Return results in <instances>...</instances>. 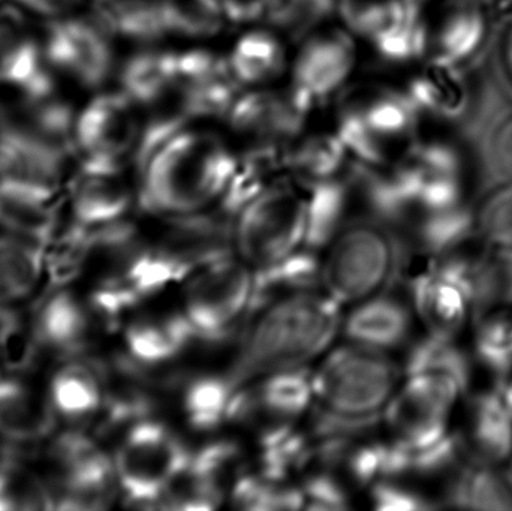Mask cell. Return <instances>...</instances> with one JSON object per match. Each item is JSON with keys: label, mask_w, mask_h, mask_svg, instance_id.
<instances>
[{"label": "cell", "mask_w": 512, "mask_h": 511, "mask_svg": "<svg viewBox=\"0 0 512 511\" xmlns=\"http://www.w3.org/2000/svg\"><path fill=\"white\" fill-rule=\"evenodd\" d=\"M409 96L421 113L444 119L462 116L469 105V90L459 65L435 59L412 80Z\"/></svg>", "instance_id": "cell-26"}, {"label": "cell", "mask_w": 512, "mask_h": 511, "mask_svg": "<svg viewBox=\"0 0 512 511\" xmlns=\"http://www.w3.org/2000/svg\"><path fill=\"white\" fill-rule=\"evenodd\" d=\"M408 372H436L450 375L469 387L472 378L471 362L454 338L429 335L418 342L406 362L405 374Z\"/></svg>", "instance_id": "cell-35"}, {"label": "cell", "mask_w": 512, "mask_h": 511, "mask_svg": "<svg viewBox=\"0 0 512 511\" xmlns=\"http://www.w3.org/2000/svg\"><path fill=\"white\" fill-rule=\"evenodd\" d=\"M312 405V371L289 369L243 384L234 420L261 423L267 434L294 425Z\"/></svg>", "instance_id": "cell-12"}, {"label": "cell", "mask_w": 512, "mask_h": 511, "mask_svg": "<svg viewBox=\"0 0 512 511\" xmlns=\"http://www.w3.org/2000/svg\"><path fill=\"white\" fill-rule=\"evenodd\" d=\"M459 440L472 462L504 464L511 458L512 413L498 386L472 399Z\"/></svg>", "instance_id": "cell-17"}, {"label": "cell", "mask_w": 512, "mask_h": 511, "mask_svg": "<svg viewBox=\"0 0 512 511\" xmlns=\"http://www.w3.org/2000/svg\"><path fill=\"white\" fill-rule=\"evenodd\" d=\"M420 2H423V0H420Z\"/></svg>", "instance_id": "cell-47"}, {"label": "cell", "mask_w": 512, "mask_h": 511, "mask_svg": "<svg viewBox=\"0 0 512 511\" xmlns=\"http://www.w3.org/2000/svg\"><path fill=\"white\" fill-rule=\"evenodd\" d=\"M110 33L98 21L57 20L48 27L45 56L54 68L86 87H99L113 71Z\"/></svg>", "instance_id": "cell-11"}, {"label": "cell", "mask_w": 512, "mask_h": 511, "mask_svg": "<svg viewBox=\"0 0 512 511\" xmlns=\"http://www.w3.org/2000/svg\"><path fill=\"white\" fill-rule=\"evenodd\" d=\"M147 107L149 116L141 126L140 141L134 153L138 168L171 138L185 131L191 120L197 119L191 89L180 80L171 84Z\"/></svg>", "instance_id": "cell-24"}, {"label": "cell", "mask_w": 512, "mask_h": 511, "mask_svg": "<svg viewBox=\"0 0 512 511\" xmlns=\"http://www.w3.org/2000/svg\"><path fill=\"white\" fill-rule=\"evenodd\" d=\"M72 150L21 122L0 123V180L57 194Z\"/></svg>", "instance_id": "cell-10"}, {"label": "cell", "mask_w": 512, "mask_h": 511, "mask_svg": "<svg viewBox=\"0 0 512 511\" xmlns=\"http://www.w3.org/2000/svg\"><path fill=\"white\" fill-rule=\"evenodd\" d=\"M236 164L216 135L182 131L138 168L140 204L164 219L206 212L222 197Z\"/></svg>", "instance_id": "cell-2"}, {"label": "cell", "mask_w": 512, "mask_h": 511, "mask_svg": "<svg viewBox=\"0 0 512 511\" xmlns=\"http://www.w3.org/2000/svg\"><path fill=\"white\" fill-rule=\"evenodd\" d=\"M191 456L167 423L152 416L137 420L126 428L113 456L120 492L134 506L158 507Z\"/></svg>", "instance_id": "cell-7"}, {"label": "cell", "mask_w": 512, "mask_h": 511, "mask_svg": "<svg viewBox=\"0 0 512 511\" xmlns=\"http://www.w3.org/2000/svg\"><path fill=\"white\" fill-rule=\"evenodd\" d=\"M53 414L23 383L0 377V434L17 443H32L47 437Z\"/></svg>", "instance_id": "cell-27"}, {"label": "cell", "mask_w": 512, "mask_h": 511, "mask_svg": "<svg viewBox=\"0 0 512 511\" xmlns=\"http://www.w3.org/2000/svg\"><path fill=\"white\" fill-rule=\"evenodd\" d=\"M504 62L505 68H507L508 77H510L512 83V24L510 30H508L507 38H505Z\"/></svg>", "instance_id": "cell-45"}, {"label": "cell", "mask_w": 512, "mask_h": 511, "mask_svg": "<svg viewBox=\"0 0 512 511\" xmlns=\"http://www.w3.org/2000/svg\"><path fill=\"white\" fill-rule=\"evenodd\" d=\"M170 32L180 35L213 36L227 21L219 0H164Z\"/></svg>", "instance_id": "cell-37"}, {"label": "cell", "mask_w": 512, "mask_h": 511, "mask_svg": "<svg viewBox=\"0 0 512 511\" xmlns=\"http://www.w3.org/2000/svg\"><path fill=\"white\" fill-rule=\"evenodd\" d=\"M18 321L14 312L0 306V350H5L6 345L12 341L17 333Z\"/></svg>", "instance_id": "cell-43"}, {"label": "cell", "mask_w": 512, "mask_h": 511, "mask_svg": "<svg viewBox=\"0 0 512 511\" xmlns=\"http://www.w3.org/2000/svg\"><path fill=\"white\" fill-rule=\"evenodd\" d=\"M42 246L14 233L0 236V302H14L32 293L44 263Z\"/></svg>", "instance_id": "cell-30"}, {"label": "cell", "mask_w": 512, "mask_h": 511, "mask_svg": "<svg viewBox=\"0 0 512 511\" xmlns=\"http://www.w3.org/2000/svg\"><path fill=\"white\" fill-rule=\"evenodd\" d=\"M197 341L180 305L144 309L125 329V357L140 369L162 368Z\"/></svg>", "instance_id": "cell-13"}, {"label": "cell", "mask_w": 512, "mask_h": 511, "mask_svg": "<svg viewBox=\"0 0 512 511\" xmlns=\"http://www.w3.org/2000/svg\"><path fill=\"white\" fill-rule=\"evenodd\" d=\"M41 509H53L50 485L14 459L0 462V510Z\"/></svg>", "instance_id": "cell-36"}, {"label": "cell", "mask_w": 512, "mask_h": 511, "mask_svg": "<svg viewBox=\"0 0 512 511\" xmlns=\"http://www.w3.org/2000/svg\"><path fill=\"white\" fill-rule=\"evenodd\" d=\"M474 315L512 305V248H492L469 257Z\"/></svg>", "instance_id": "cell-31"}, {"label": "cell", "mask_w": 512, "mask_h": 511, "mask_svg": "<svg viewBox=\"0 0 512 511\" xmlns=\"http://www.w3.org/2000/svg\"><path fill=\"white\" fill-rule=\"evenodd\" d=\"M498 386L499 392L504 396L505 402H507L508 407H510L512 413V375H507V377L498 378Z\"/></svg>", "instance_id": "cell-44"}, {"label": "cell", "mask_w": 512, "mask_h": 511, "mask_svg": "<svg viewBox=\"0 0 512 511\" xmlns=\"http://www.w3.org/2000/svg\"><path fill=\"white\" fill-rule=\"evenodd\" d=\"M484 164L493 182H512V114L493 129L484 150Z\"/></svg>", "instance_id": "cell-40"}, {"label": "cell", "mask_w": 512, "mask_h": 511, "mask_svg": "<svg viewBox=\"0 0 512 511\" xmlns=\"http://www.w3.org/2000/svg\"><path fill=\"white\" fill-rule=\"evenodd\" d=\"M405 248L384 219L370 210L355 213L319 251V285L342 308L387 293Z\"/></svg>", "instance_id": "cell-3"}, {"label": "cell", "mask_w": 512, "mask_h": 511, "mask_svg": "<svg viewBox=\"0 0 512 511\" xmlns=\"http://www.w3.org/2000/svg\"><path fill=\"white\" fill-rule=\"evenodd\" d=\"M333 2H334V3H337V2H339V0H333Z\"/></svg>", "instance_id": "cell-46"}, {"label": "cell", "mask_w": 512, "mask_h": 511, "mask_svg": "<svg viewBox=\"0 0 512 511\" xmlns=\"http://www.w3.org/2000/svg\"><path fill=\"white\" fill-rule=\"evenodd\" d=\"M342 318V306L322 288L258 306L243 326L228 374L243 386L274 372L307 368L330 350Z\"/></svg>", "instance_id": "cell-1"}, {"label": "cell", "mask_w": 512, "mask_h": 511, "mask_svg": "<svg viewBox=\"0 0 512 511\" xmlns=\"http://www.w3.org/2000/svg\"><path fill=\"white\" fill-rule=\"evenodd\" d=\"M240 384L227 375H200L180 392V413L189 428L212 432L234 422Z\"/></svg>", "instance_id": "cell-21"}, {"label": "cell", "mask_w": 512, "mask_h": 511, "mask_svg": "<svg viewBox=\"0 0 512 511\" xmlns=\"http://www.w3.org/2000/svg\"><path fill=\"white\" fill-rule=\"evenodd\" d=\"M254 296L255 270L228 252L186 276L179 305L197 341L219 342L243 329Z\"/></svg>", "instance_id": "cell-6"}, {"label": "cell", "mask_w": 512, "mask_h": 511, "mask_svg": "<svg viewBox=\"0 0 512 511\" xmlns=\"http://www.w3.org/2000/svg\"><path fill=\"white\" fill-rule=\"evenodd\" d=\"M177 81V54L147 51L131 57L120 74L123 93L135 104L149 105Z\"/></svg>", "instance_id": "cell-32"}, {"label": "cell", "mask_w": 512, "mask_h": 511, "mask_svg": "<svg viewBox=\"0 0 512 511\" xmlns=\"http://www.w3.org/2000/svg\"><path fill=\"white\" fill-rule=\"evenodd\" d=\"M334 5L333 0H264L262 20L300 38L313 29Z\"/></svg>", "instance_id": "cell-38"}, {"label": "cell", "mask_w": 512, "mask_h": 511, "mask_svg": "<svg viewBox=\"0 0 512 511\" xmlns=\"http://www.w3.org/2000/svg\"><path fill=\"white\" fill-rule=\"evenodd\" d=\"M475 354L477 359L498 378L512 372V311L498 306L475 317Z\"/></svg>", "instance_id": "cell-33"}, {"label": "cell", "mask_w": 512, "mask_h": 511, "mask_svg": "<svg viewBox=\"0 0 512 511\" xmlns=\"http://www.w3.org/2000/svg\"><path fill=\"white\" fill-rule=\"evenodd\" d=\"M411 327L408 306L387 291L351 306L340 333L349 344L388 353L408 339Z\"/></svg>", "instance_id": "cell-15"}, {"label": "cell", "mask_w": 512, "mask_h": 511, "mask_svg": "<svg viewBox=\"0 0 512 511\" xmlns=\"http://www.w3.org/2000/svg\"><path fill=\"white\" fill-rule=\"evenodd\" d=\"M412 302L430 335L454 338L474 315L469 257L450 254L436 257L411 284Z\"/></svg>", "instance_id": "cell-9"}, {"label": "cell", "mask_w": 512, "mask_h": 511, "mask_svg": "<svg viewBox=\"0 0 512 511\" xmlns=\"http://www.w3.org/2000/svg\"><path fill=\"white\" fill-rule=\"evenodd\" d=\"M231 68L242 83H264L280 74L285 63L282 45L267 32H251L237 42Z\"/></svg>", "instance_id": "cell-34"}, {"label": "cell", "mask_w": 512, "mask_h": 511, "mask_svg": "<svg viewBox=\"0 0 512 511\" xmlns=\"http://www.w3.org/2000/svg\"><path fill=\"white\" fill-rule=\"evenodd\" d=\"M50 392L54 410L63 417L81 420L95 416L104 408V369L83 360L66 363L54 375Z\"/></svg>", "instance_id": "cell-25"}, {"label": "cell", "mask_w": 512, "mask_h": 511, "mask_svg": "<svg viewBox=\"0 0 512 511\" xmlns=\"http://www.w3.org/2000/svg\"><path fill=\"white\" fill-rule=\"evenodd\" d=\"M141 123L135 102L125 93H105L93 99L75 119V149L83 170L122 171L126 156L135 153Z\"/></svg>", "instance_id": "cell-8"}, {"label": "cell", "mask_w": 512, "mask_h": 511, "mask_svg": "<svg viewBox=\"0 0 512 511\" xmlns=\"http://www.w3.org/2000/svg\"><path fill=\"white\" fill-rule=\"evenodd\" d=\"M306 188L277 182L231 219V246L254 270L282 263L307 248Z\"/></svg>", "instance_id": "cell-5"}, {"label": "cell", "mask_w": 512, "mask_h": 511, "mask_svg": "<svg viewBox=\"0 0 512 511\" xmlns=\"http://www.w3.org/2000/svg\"><path fill=\"white\" fill-rule=\"evenodd\" d=\"M120 173L81 170L72 189L75 222L87 228H99L125 219L134 195Z\"/></svg>", "instance_id": "cell-20"}, {"label": "cell", "mask_w": 512, "mask_h": 511, "mask_svg": "<svg viewBox=\"0 0 512 511\" xmlns=\"http://www.w3.org/2000/svg\"><path fill=\"white\" fill-rule=\"evenodd\" d=\"M445 501L454 509L512 511V470L471 462L451 480Z\"/></svg>", "instance_id": "cell-23"}, {"label": "cell", "mask_w": 512, "mask_h": 511, "mask_svg": "<svg viewBox=\"0 0 512 511\" xmlns=\"http://www.w3.org/2000/svg\"><path fill=\"white\" fill-rule=\"evenodd\" d=\"M47 56L14 11L0 9V86L20 90L26 101L53 95Z\"/></svg>", "instance_id": "cell-14"}, {"label": "cell", "mask_w": 512, "mask_h": 511, "mask_svg": "<svg viewBox=\"0 0 512 511\" xmlns=\"http://www.w3.org/2000/svg\"><path fill=\"white\" fill-rule=\"evenodd\" d=\"M348 155V149L339 135H312L289 146L286 170L294 174L300 185H318L342 176L346 171Z\"/></svg>", "instance_id": "cell-29"}, {"label": "cell", "mask_w": 512, "mask_h": 511, "mask_svg": "<svg viewBox=\"0 0 512 511\" xmlns=\"http://www.w3.org/2000/svg\"><path fill=\"white\" fill-rule=\"evenodd\" d=\"M95 320L101 318L90 303L84 305L68 291L54 294L42 305L36 317V342L63 356H77L86 350Z\"/></svg>", "instance_id": "cell-19"}, {"label": "cell", "mask_w": 512, "mask_h": 511, "mask_svg": "<svg viewBox=\"0 0 512 511\" xmlns=\"http://www.w3.org/2000/svg\"><path fill=\"white\" fill-rule=\"evenodd\" d=\"M33 11L44 15H62L71 11L81 0H15Z\"/></svg>", "instance_id": "cell-42"}, {"label": "cell", "mask_w": 512, "mask_h": 511, "mask_svg": "<svg viewBox=\"0 0 512 511\" xmlns=\"http://www.w3.org/2000/svg\"><path fill=\"white\" fill-rule=\"evenodd\" d=\"M93 9L110 35L153 41L170 33L164 0H93Z\"/></svg>", "instance_id": "cell-28"}, {"label": "cell", "mask_w": 512, "mask_h": 511, "mask_svg": "<svg viewBox=\"0 0 512 511\" xmlns=\"http://www.w3.org/2000/svg\"><path fill=\"white\" fill-rule=\"evenodd\" d=\"M354 62V44L346 33L333 30L313 36L295 63L294 86L322 101L342 86Z\"/></svg>", "instance_id": "cell-16"}, {"label": "cell", "mask_w": 512, "mask_h": 511, "mask_svg": "<svg viewBox=\"0 0 512 511\" xmlns=\"http://www.w3.org/2000/svg\"><path fill=\"white\" fill-rule=\"evenodd\" d=\"M477 234L492 248H512V182L499 185L477 213Z\"/></svg>", "instance_id": "cell-39"}, {"label": "cell", "mask_w": 512, "mask_h": 511, "mask_svg": "<svg viewBox=\"0 0 512 511\" xmlns=\"http://www.w3.org/2000/svg\"><path fill=\"white\" fill-rule=\"evenodd\" d=\"M56 198L57 194L0 180V225L44 245L56 231Z\"/></svg>", "instance_id": "cell-22"}, {"label": "cell", "mask_w": 512, "mask_h": 511, "mask_svg": "<svg viewBox=\"0 0 512 511\" xmlns=\"http://www.w3.org/2000/svg\"><path fill=\"white\" fill-rule=\"evenodd\" d=\"M424 20L429 35L427 53H430V59L460 65L474 56L486 39V14L475 0H451L435 17L424 14Z\"/></svg>", "instance_id": "cell-18"}, {"label": "cell", "mask_w": 512, "mask_h": 511, "mask_svg": "<svg viewBox=\"0 0 512 511\" xmlns=\"http://www.w3.org/2000/svg\"><path fill=\"white\" fill-rule=\"evenodd\" d=\"M399 386V368L387 353L349 342L328 350L312 371L315 407L337 422L372 423Z\"/></svg>", "instance_id": "cell-4"}, {"label": "cell", "mask_w": 512, "mask_h": 511, "mask_svg": "<svg viewBox=\"0 0 512 511\" xmlns=\"http://www.w3.org/2000/svg\"><path fill=\"white\" fill-rule=\"evenodd\" d=\"M370 501L376 510L418 511L433 509L426 497L405 488L396 479H382L370 488Z\"/></svg>", "instance_id": "cell-41"}]
</instances>
